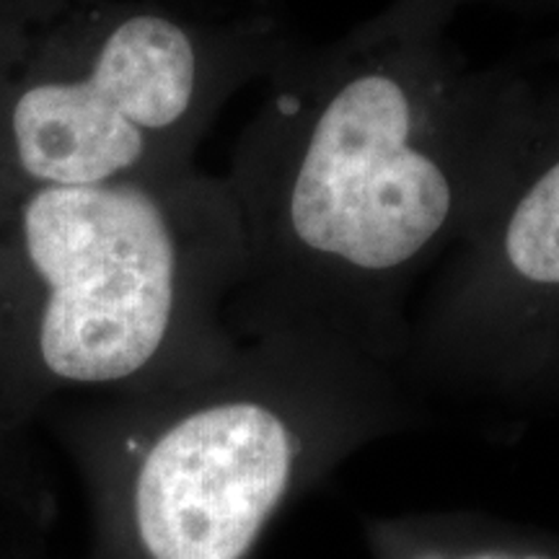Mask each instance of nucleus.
<instances>
[{
  "label": "nucleus",
  "mask_w": 559,
  "mask_h": 559,
  "mask_svg": "<svg viewBox=\"0 0 559 559\" xmlns=\"http://www.w3.org/2000/svg\"><path fill=\"white\" fill-rule=\"evenodd\" d=\"M21 234L41 288L29 324L0 342V386L13 404L52 389L148 394L239 355L218 319L247 270L226 181L171 171L37 187Z\"/></svg>",
  "instance_id": "nucleus-3"
},
{
  "label": "nucleus",
  "mask_w": 559,
  "mask_h": 559,
  "mask_svg": "<svg viewBox=\"0 0 559 559\" xmlns=\"http://www.w3.org/2000/svg\"><path fill=\"white\" fill-rule=\"evenodd\" d=\"M91 34L79 68L13 102V156L39 187L181 171L215 109L300 45L277 0L213 26L140 5L107 13Z\"/></svg>",
  "instance_id": "nucleus-4"
},
{
  "label": "nucleus",
  "mask_w": 559,
  "mask_h": 559,
  "mask_svg": "<svg viewBox=\"0 0 559 559\" xmlns=\"http://www.w3.org/2000/svg\"><path fill=\"white\" fill-rule=\"evenodd\" d=\"M404 412L396 370L288 332L205 379L124 396L73 430L91 559H251L306 481Z\"/></svg>",
  "instance_id": "nucleus-2"
},
{
  "label": "nucleus",
  "mask_w": 559,
  "mask_h": 559,
  "mask_svg": "<svg viewBox=\"0 0 559 559\" xmlns=\"http://www.w3.org/2000/svg\"><path fill=\"white\" fill-rule=\"evenodd\" d=\"M479 3L519 13L559 11V0H394L353 32L366 39H440L461 11Z\"/></svg>",
  "instance_id": "nucleus-6"
},
{
  "label": "nucleus",
  "mask_w": 559,
  "mask_h": 559,
  "mask_svg": "<svg viewBox=\"0 0 559 559\" xmlns=\"http://www.w3.org/2000/svg\"><path fill=\"white\" fill-rule=\"evenodd\" d=\"M409 324L404 368L440 386L531 394L559 373V75H536L487 207Z\"/></svg>",
  "instance_id": "nucleus-5"
},
{
  "label": "nucleus",
  "mask_w": 559,
  "mask_h": 559,
  "mask_svg": "<svg viewBox=\"0 0 559 559\" xmlns=\"http://www.w3.org/2000/svg\"><path fill=\"white\" fill-rule=\"evenodd\" d=\"M539 62H559V32L549 41H544L539 47V55H536Z\"/></svg>",
  "instance_id": "nucleus-7"
},
{
  "label": "nucleus",
  "mask_w": 559,
  "mask_h": 559,
  "mask_svg": "<svg viewBox=\"0 0 559 559\" xmlns=\"http://www.w3.org/2000/svg\"><path fill=\"white\" fill-rule=\"evenodd\" d=\"M555 391H559V373H557V379H555V386H551Z\"/></svg>",
  "instance_id": "nucleus-8"
},
{
  "label": "nucleus",
  "mask_w": 559,
  "mask_h": 559,
  "mask_svg": "<svg viewBox=\"0 0 559 559\" xmlns=\"http://www.w3.org/2000/svg\"><path fill=\"white\" fill-rule=\"evenodd\" d=\"M534 79L472 68L445 37L300 41L264 79L226 181L247 247L241 330L404 370L409 293L487 207Z\"/></svg>",
  "instance_id": "nucleus-1"
}]
</instances>
